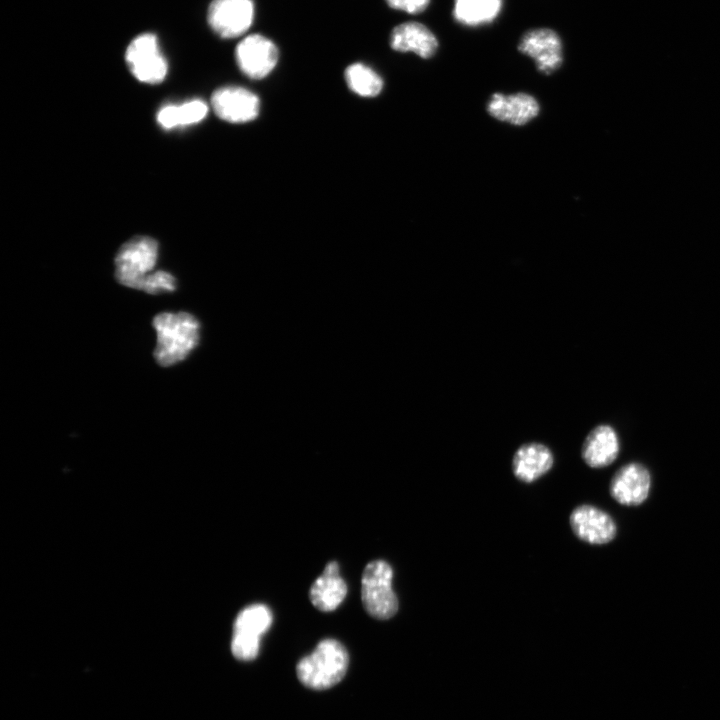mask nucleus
Segmentation results:
<instances>
[{
  "instance_id": "1",
  "label": "nucleus",
  "mask_w": 720,
  "mask_h": 720,
  "mask_svg": "<svg viewBox=\"0 0 720 720\" xmlns=\"http://www.w3.org/2000/svg\"><path fill=\"white\" fill-rule=\"evenodd\" d=\"M152 325L157 336L153 356L161 367L182 362L199 344L200 323L188 312L159 313Z\"/></svg>"
},
{
  "instance_id": "2",
  "label": "nucleus",
  "mask_w": 720,
  "mask_h": 720,
  "mask_svg": "<svg viewBox=\"0 0 720 720\" xmlns=\"http://www.w3.org/2000/svg\"><path fill=\"white\" fill-rule=\"evenodd\" d=\"M348 664L346 648L338 640L327 638L298 662L296 672L305 686L321 690L337 684L344 677Z\"/></svg>"
},
{
  "instance_id": "3",
  "label": "nucleus",
  "mask_w": 720,
  "mask_h": 720,
  "mask_svg": "<svg viewBox=\"0 0 720 720\" xmlns=\"http://www.w3.org/2000/svg\"><path fill=\"white\" fill-rule=\"evenodd\" d=\"M393 569L384 560L369 562L362 573L361 599L373 618L387 620L398 611V598L392 588Z\"/></svg>"
},
{
  "instance_id": "4",
  "label": "nucleus",
  "mask_w": 720,
  "mask_h": 720,
  "mask_svg": "<svg viewBox=\"0 0 720 720\" xmlns=\"http://www.w3.org/2000/svg\"><path fill=\"white\" fill-rule=\"evenodd\" d=\"M158 243L151 237L138 236L124 243L115 257V277L123 286L140 289L153 272L158 260Z\"/></svg>"
},
{
  "instance_id": "5",
  "label": "nucleus",
  "mask_w": 720,
  "mask_h": 720,
  "mask_svg": "<svg viewBox=\"0 0 720 720\" xmlns=\"http://www.w3.org/2000/svg\"><path fill=\"white\" fill-rule=\"evenodd\" d=\"M272 612L264 604H251L237 615L233 625L231 651L235 658L250 661L257 657L261 636L272 624Z\"/></svg>"
},
{
  "instance_id": "6",
  "label": "nucleus",
  "mask_w": 720,
  "mask_h": 720,
  "mask_svg": "<svg viewBox=\"0 0 720 720\" xmlns=\"http://www.w3.org/2000/svg\"><path fill=\"white\" fill-rule=\"evenodd\" d=\"M125 60L130 72L140 82L158 84L167 75V61L160 51L156 36L151 33L141 34L130 42Z\"/></svg>"
},
{
  "instance_id": "7",
  "label": "nucleus",
  "mask_w": 720,
  "mask_h": 720,
  "mask_svg": "<svg viewBox=\"0 0 720 720\" xmlns=\"http://www.w3.org/2000/svg\"><path fill=\"white\" fill-rule=\"evenodd\" d=\"M518 50L535 62L539 72L547 75L558 70L563 62L561 38L550 28L526 31L520 39Z\"/></svg>"
},
{
  "instance_id": "8",
  "label": "nucleus",
  "mask_w": 720,
  "mask_h": 720,
  "mask_svg": "<svg viewBox=\"0 0 720 720\" xmlns=\"http://www.w3.org/2000/svg\"><path fill=\"white\" fill-rule=\"evenodd\" d=\"M208 23L222 38L244 34L254 18L252 0H213L208 8Z\"/></svg>"
},
{
  "instance_id": "9",
  "label": "nucleus",
  "mask_w": 720,
  "mask_h": 720,
  "mask_svg": "<svg viewBox=\"0 0 720 720\" xmlns=\"http://www.w3.org/2000/svg\"><path fill=\"white\" fill-rule=\"evenodd\" d=\"M240 70L252 79L266 77L276 66L278 49L265 36L252 34L242 39L235 50Z\"/></svg>"
},
{
  "instance_id": "10",
  "label": "nucleus",
  "mask_w": 720,
  "mask_h": 720,
  "mask_svg": "<svg viewBox=\"0 0 720 720\" xmlns=\"http://www.w3.org/2000/svg\"><path fill=\"white\" fill-rule=\"evenodd\" d=\"M569 523L577 538L593 545L607 544L617 534L614 519L607 512L589 504L574 508Z\"/></svg>"
},
{
  "instance_id": "11",
  "label": "nucleus",
  "mask_w": 720,
  "mask_h": 720,
  "mask_svg": "<svg viewBox=\"0 0 720 720\" xmlns=\"http://www.w3.org/2000/svg\"><path fill=\"white\" fill-rule=\"evenodd\" d=\"M651 475L648 469L636 462L620 467L609 485L611 497L624 506H639L643 504L650 493Z\"/></svg>"
},
{
  "instance_id": "12",
  "label": "nucleus",
  "mask_w": 720,
  "mask_h": 720,
  "mask_svg": "<svg viewBox=\"0 0 720 720\" xmlns=\"http://www.w3.org/2000/svg\"><path fill=\"white\" fill-rule=\"evenodd\" d=\"M215 114L230 123H244L255 119L260 102L256 94L238 86H227L216 90L211 97Z\"/></svg>"
},
{
  "instance_id": "13",
  "label": "nucleus",
  "mask_w": 720,
  "mask_h": 720,
  "mask_svg": "<svg viewBox=\"0 0 720 720\" xmlns=\"http://www.w3.org/2000/svg\"><path fill=\"white\" fill-rule=\"evenodd\" d=\"M487 111L496 120L523 126L538 116L540 105L528 93H494L488 101Z\"/></svg>"
},
{
  "instance_id": "14",
  "label": "nucleus",
  "mask_w": 720,
  "mask_h": 720,
  "mask_svg": "<svg viewBox=\"0 0 720 720\" xmlns=\"http://www.w3.org/2000/svg\"><path fill=\"white\" fill-rule=\"evenodd\" d=\"M391 48L398 52H413L423 59L434 56L439 43L424 24L410 21L397 25L391 32Z\"/></svg>"
},
{
  "instance_id": "15",
  "label": "nucleus",
  "mask_w": 720,
  "mask_h": 720,
  "mask_svg": "<svg viewBox=\"0 0 720 720\" xmlns=\"http://www.w3.org/2000/svg\"><path fill=\"white\" fill-rule=\"evenodd\" d=\"M347 594V585L339 573V565L331 561L313 582L309 591L311 603L320 611L335 610Z\"/></svg>"
},
{
  "instance_id": "16",
  "label": "nucleus",
  "mask_w": 720,
  "mask_h": 720,
  "mask_svg": "<svg viewBox=\"0 0 720 720\" xmlns=\"http://www.w3.org/2000/svg\"><path fill=\"white\" fill-rule=\"evenodd\" d=\"M553 463V454L547 446L541 443H527L514 453L512 470L518 480L531 483L546 474Z\"/></svg>"
},
{
  "instance_id": "17",
  "label": "nucleus",
  "mask_w": 720,
  "mask_h": 720,
  "mask_svg": "<svg viewBox=\"0 0 720 720\" xmlns=\"http://www.w3.org/2000/svg\"><path fill=\"white\" fill-rule=\"evenodd\" d=\"M619 449L616 431L609 425H599L585 438L582 458L589 467L603 468L616 460Z\"/></svg>"
},
{
  "instance_id": "18",
  "label": "nucleus",
  "mask_w": 720,
  "mask_h": 720,
  "mask_svg": "<svg viewBox=\"0 0 720 720\" xmlns=\"http://www.w3.org/2000/svg\"><path fill=\"white\" fill-rule=\"evenodd\" d=\"M503 0H454L452 15L466 27L492 23L500 14Z\"/></svg>"
},
{
  "instance_id": "19",
  "label": "nucleus",
  "mask_w": 720,
  "mask_h": 720,
  "mask_svg": "<svg viewBox=\"0 0 720 720\" xmlns=\"http://www.w3.org/2000/svg\"><path fill=\"white\" fill-rule=\"evenodd\" d=\"M208 112L207 104L193 99L181 105H166L157 113L158 124L165 129L188 126L202 121Z\"/></svg>"
},
{
  "instance_id": "20",
  "label": "nucleus",
  "mask_w": 720,
  "mask_h": 720,
  "mask_svg": "<svg viewBox=\"0 0 720 720\" xmlns=\"http://www.w3.org/2000/svg\"><path fill=\"white\" fill-rule=\"evenodd\" d=\"M345 80L350 90L363 97L376 96L383 88L382 78L362 63L348 66L345 70Z\"/></svg>"
},
{
  "instance_id": "21",
  "label": "nucleus",
  "mask_w": 720,
  "mask_h": 720,
  "mask_svg": "<svg viewBox=\"0 0 720 720\" xmlns=\"http://www.w3.org/2000/svg\"><path fill=\"white\" fill-rule=\"evenodd\" d=\"M139 290L151 295L173 292L176 290V279L167 271H155L143 280Z\"/></svg>"
},
{
  "instance_id": "22",
  "label": "nucleus",
  "mask_w": 720,
  "mask_h": 720,
  "mask_svg": "<svg viewBox=\"0 0 720 720\" xmlns=\"http://www.w3.org/2000/svg\"><path fill=\"white\" fill-rule=\"evenodd\" d=\"M387 4L396 10H401L409 14H418L423 12L430 4V0H385Z\"/></svg>"
}]
</instances>
